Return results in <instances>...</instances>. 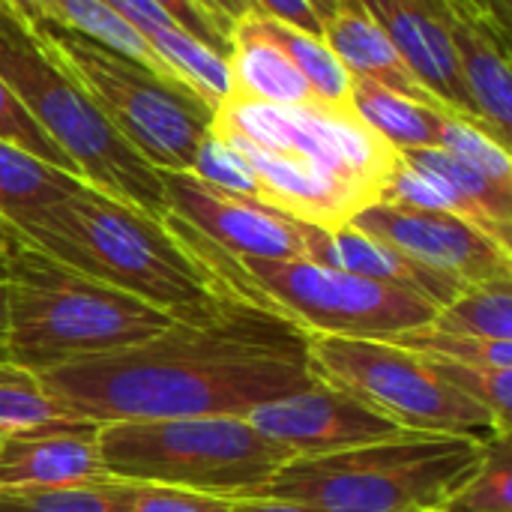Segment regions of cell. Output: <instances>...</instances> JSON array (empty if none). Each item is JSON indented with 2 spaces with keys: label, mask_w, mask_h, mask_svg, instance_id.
Wrapping results in <instances>:
<instances>
[{
  "label": "cell",
  "mask_w": 512,
  "mask_h": 512,
  "mask_svg": "<svg viewBox=\"0 0 512 512\" xmlns=\"http://www.w3.org/2000/svg\"><path fill=\"white\" fill-rule=\"evenodd\" d=\"M402 348H411L429 360L453 363V366H474V369H512V342L507 339H474V336H456L441 333L432 324L402 333L390 339Z\"/></svg>",
  "instance_id": "f1b7e54d"
},
{
  "label": "cell",
  "mask_w": 512,
  "mask_h": 512,
  "mask_svg": "<svg viewBox=\"0 0 512 512\" xmlns=\"http://www.w3.org/2000/svg\"><path fill=\"white\" fill-rule=\"evenodd\" d=\"M0 78L18 93L45 135L69 156L75 174L147 213H168L159 171L111 126L81 81L60 63L42 36L0 3Z\"/></svg>",
  "instance_id": "5b68a950"
},
{
  "label": "cell",
  "mask_w": 512,
  "mask_h": 512,
  "mask_svg": "<svg viewBox=\"0 0 512 512\" xmlns=\"http://www.w3.org/2000/svg\"><path fill=\"white\" fill-rule=\"evenodd\" d=\"M246 498H219V495H198L153 483H132V504L129 512H243Z\"/></svg>",
  "instance_id": "d6a6232c"
},
{
  "label": "cell",
  "mask_w": 512,
  "mask_h": 512,
  "mask_svg": "<svg viewBox=\"0 0 512 512\" xmlns=\"http://www.w3.org/2000/svg\"><path fill=\"white\" fill-rule=\"evenodd\" d=\"M447 512H512V450L510 438L486 447L477 468L450 492Z\"/></svg>",
  "instance_id": "83f0119b"
},
{
  "label": "cell",
  "mask_w": 512,
  "mask_h": 512,
  "mask_svg": "<svg viewBox=\"0 0 512 512\" xmlns=\"http://www.w3.org/2000/svg\"><path fill=\"white\" fill-rule=\"evenodd\" d=\"M441 150L459 156L462 162L474 165L477 171H483L489 180L501 183L512 189V156L510 147H504L492 132H486L483 126L471 123V120H462V117H450L444 123V132H441V141H438Z\"/></svg>",
  "instance_id": "f546056e"
},
{
  "label": "cell",
  "mask_w": 512,
  "mask_h": 512,
  "mask_svg": "<svg viewBox=\"0 0 512 512\" xmlns=\"http://www.w3.org/2000/svg\"><path fill=\"white\" fill-rule=\"evenodd\" d=\"M489 444L459 435H414L330 456L291 459L261 498L312 512H417L444 507Z\"/></svg>",
  "instance_id": "8992f818"
},
{
  "label": "cell",
  "mask_w": 512,
  "mask_h": 512,
  "mask_svg": "<svg viewBox=\"0 0 512 512\" xmlns=\"http://www.w3.org/2000/svg\"><path fill=\"white\" fill-rule=\"evenodd\" d=\"M309 3H312L315 15L321 18V24H324L327 18H333V12H336V6H339V0H309Z\"/></svg>",
  "instance_id": "60d3db41"
},
{
  "label": "cell",
  "mask_w": 512,
  "mask_h": 512,
  "mask_svg": "<svg viewBox=\"0 0 512 512\" xmlns=\"http://www.w3.org/2000/svg\"><path fill=\"white\" fill-rule=\"evenodd\" d=\"M177 27H183L189 36L213 48L216 54L228 57L231 51V27L222 24L201 0H153Z\"/></svg>",
  "instance_id": "836d02e7"
},
{
  "label": "cell",
  "mask_w": 512,
  "mask_h": 512,
  "mask_svg": "<svg viewBox=\"0 0 512 512\" xmlns=\"http://www.w3.org/2000/svg\"><path fill=\"white\" fill-rule=\"evenodd\" d=\"M9 234H12V228H9L6 222H0V249H6V240H9Z\"/></svg>",
  "instance_id": "b9f144b4"
},
{
  "label": "cell",
  "mask_w": 512,
  "mask_h": 512,
  "mask_svg": "<svg viewBox=\"0 0 512 512\" xmlns=\"http://www.w3.org/2000/svg\"><path fill=\"white\" fill-rule=\"evenodd\" d=\"M408 165H417V168H426L438 177H444L453 189H459L471 204H477L489 222L504 234L510 237L512 228V189L489 180L483 171H477L474 165L462 162L459 156L441 150V147H423V150H402L399 153Z\"/></svg>",
  "instance_id": "d4e9b609"
},
{
  "label": "cell",
  "mask_w": 512,
  "mask_h": 512,
  "mask_svg": "<svg viewBox=\"0 0 512 512\" xmlns=\"http://www.w3.org/2000/svg\"><path fill=\"white\" fill-rule=\"evenodd\" d=\"M162 222L210 267V273L237 300L276 312L306 336L390 342L435 321L438 306L405 288L381 285L306 258H237L204 240L171 213H165Z\"/></svg>",
  "instance_id": "277c9868"
},
{
  "label": "cell",
  "mask_w": 512,
  "mask_h": 512,
  "mask_svg": "<svg viewBox=\"0 0 512 512\" xmlns=\"http://www.w3.org/2000/svg\"><path fill=\"white\" fill-rule=\"evenodd\" d=\"M210 129L255 147L288 150L354 186L372 204L381 201L399 165V150L372 132L351 105H261L228 96L213 111Z\"/></svg>",
  "instance_id": "30bf717a"
},
{
  "label": "cell",
  "mask_w": 512,
  "mask_h": 512,
  "mask_svg": "<svg viewBox=\"0 0 512 512\" xmlns=\"http://www.w3.org/2000/svg\"><path fill=\"white\" fill-rule=\"evenodd\" d=\"M99 456L114 480L219 498H261L297 459L246 417H174L99 423Z\"/></svg>",
  "instance_id": "52a82bcc"
},
{
  "label": "cell",
  "mask_w": 512,
  "mask_h": 512,
  "mask_svg": "<svg viewBox=\"0 0 512 512\" xmlns=\"http://www.w3.org/2000/svg\"><path fill=\"white\" fill-rule=\"evenodd\" d=\"M417 512H447L444 507H426V510H417Z\"/></svg>",
  "instance_id": "ee69618b"
},
{
  "label": "cell",
  "mask_w": 512,
  "mask_h": 512,
  "mask_svg": "<svg viewBox=\"0 0 512 512\" xmlns=\"http://www.w3.org/2000/svg\"><path fill=\"white\" fill-rule=\"evenodd\" d=\"M243 512H312L309 507L300 504H288V501H273V498H252L246 501Z\"/></svg>",
  "instance_id": "f35d334b"
},
{
  "label": "cell",
  "mask_w": 512,
  "mask_h": 512,
  "mask_svg": "<svg viewBox=\"0 0 512 512\" xmlns=\"http://www.w3.org/2000/svg\"><path fill=\"white\" fill-rule=\"evenodd\" d=\"M6 321H9V309H6V282H0V363L9 360V354H6Z\"/></svg>",
  "instance_id": "ab89813d"
},
{
  "label": "cell",
  "mask_w": 512,
  "mask_h": 512,
  "mask_svg": "<svg viewBox=\"0 0 512 512\" xmlns=\"http://www.w3.org/2000/svg\"><path fill=\"white\" fill-rule=\"evenodd\" d=\"M12 231L54 261L138 297L177 324H210L237 303L162 219L87 183Z\"/></svg>",
  "instance_id": "7a4b0ae2"
},
{
  "label": "cell",
  "mask_w": 512,
  "mask_h": 512,
  "mask_svg": "<svg viewBox=\"0 0 512 512\" xmlns=\"http://www.w3.org/2000/svg\"><path fill=\"white\" fill-rule=\"evenodd\" d=\"M84 180L39 156L0 141V222L9 228L24 225L33 213L69 198Z\"/></svg>",
  "instance_id": "44dd1931"
},
{
  "label": "cell",
  "mask_w": 512,
  "mask_h": 512,
  "mask_svg": "<svg viewBox=\"0 0 512 512\" xmlns=\"http://www.w3.org/2000/svg\"><path fill=\"white\" fill-rule=\"evenodd\" d=\"M0 141L15 144L27 153L39 156L42 162L75 174V165L69 162V156L45 135V129L33 120L27 105L18 99V93L3 78H0Z\"/></svg>",
  "instance_id": "1f68e13d"
},
{
  "label": "cell",
  "mask_w": 512,
  "mask_h": 512,
  "mask_svg": "<svg viewBox=\"0 0 512 512\" xmlns=\"http://www.w3.org/2000/svg\"><path fill=\"white\" fill-rule=\"evenodd\" d=\"M462 81L468 96L486 123V129L510 147L512 138V66H510V30L498 27L492 18L474 12L462 0H438Z\"/></svg>",
  "instance_id": "2e32d148"
},
{
  "label": "cell",
  "mask_w": 512,
  "mask_h": 512,
  "mask_svg": "<svg viewBox=\"0 0 512 512\" xmlns=\"http://www.w3.org/2000/svg\"><path fill=\"white\" fill-rule=\"evenodd\" d=\"M96 423H63L0 438V489H75L111 480Z\"/></svg>",
  "instance_id": "9a60e30c"
},
{
  "label": "cell",
  "mask_w": 512,
  "mask_h": 512,
  "mask_svg": "<svg viewBox=\"0 0 512 512\" xmlns=\"http://www.w3.org/2000/svg\"><path fill=\"white\" fill-rule=\"evenodd\" d=\"M252 6L261 15H270L276 21H285V24H291L297 30H306L312 36H321V30H324L321 18L315 15V9H312L309 0H252Z\"/></svg>",
  "instance_id": "e575fe53"
},
{
  "label": "cell",
  "mask_w": 512,
  "mask_h": 512,
  "mask_svg": "<svg viewBox=\"0 0 512 512\" xmlns=\"http://www.w3.org/2000/svg\"><path fill=\"white\" fill-rule=\"evenodd\" d=\"M246 420L252 429L291 450L297 459L330 456L405 435L393 420L375 414L354 396L318 378L300 393L258 405L246 414Z\"/></svg>",
  "instance_id": "4fadbf2b"
},
{
  "label": "cell",
  "mask_w": 512,
  "mask_h": 512,
  "mask_svg": "<svg viewBox=\"0 0 512 512\" xmlns=\"http://www.w3.org/2000/svg\"><path fill=\"white\" fill-rule=\"evenodd\" d=\"M261 36H267L282 54L297 66V72L312 87L315 99L324 105H351V75L336 60V54L327 48L321 36H312L306 30H297L285 21H276L261 12L243 15Z\"/></svg>",
  "instance_id": "7402d4cb"
},
{
  "label": "cell",
  "mask_w": 512,
  "mask_h": 512,
  "mask_svg": "<svg viewBox=\"0 0 512 512\" xmlns=\"http://www.w3.org/2000/svg\"><path fill=\"white\" fill-rule=\"evenodd\" d=\"M348 225L375 240H384L417 264L465 288L512 279L510 246L498 243L492 234L453 213L375 201L363 207Z\"/></svg>",
  "instance_id": "7c38bea8"
},
{
  "label": "cell",
  "mask_w": 512,
  "mask_h": 512,
  "mask_svg": "<svg viewBox=\"0 0 512 512\" xmlns=\"http://www.w3.org/2000/svg\"><path fill=\"white\" fill-rule=\"evenodd\" d=\"M0 282H6V252L0 249Z\"/></svg>",
  "instance_id": "7bdbcfd3"
},
{
  "label": "cell",
  "mask_w": 512,
  "mask_h": 512,
  "mask_svg": "<svg viewBox=\"0 0 512 512\" xmlns=\"http://www.w3.org/2000/svg\"><path fill=\"white\" fill-rule=\"evenodd\" d=\"M315 261L345 270V273H354V276H363V279H372V282H381V285L405 288V291L420 294L423 300L435 303L438 309L465 291V285L417 264L414 258L402 255L399 249L387 246L384 240H375V237L357 231L354 225L324 231Z\"/></svg>",
  "instance_id": "ac0fdd59"
},
{
  "label": "cell",
  "mask_w": 512,
  "mask_h": 512,
  "mask_svg": "<svg viewBox=\"0 0 512 512\" xmlns=\"http://www.w3.org/2000/svg\"><path fill=\"white\" fill-rule=\"evenodd\" d=\"M42 42L81 81L111 126L159 171H189L210 132L213 111L186 87H177L135 60L63 27L36 24Z\"/></svg>",
  "instance_id": "9c48e42d"
},
{
  "label": "cell",
  "mask_w": 512,
  "mask_h": 512,
  "mask_svg": "<svg viewBox=\"0 0 512 512\" xmlns=\"http://www.w3.org/2000/svg\"><path fill=\"white\" fill-rule=\"evenodd\" d=\"M462 3H465V6H471L474 12H480V15L492 18L498 27L510 30L512 0H462Z\"/></svg>",
  "instance_id": "74e56055"
},
{
  "label": "cell",
  "mask_w": 512,
  "mask_h": 512,
  "mask_svg": "<svg viewBox=\"0 0 512 512\" xmlns=\"http://www.w3.org/2000/svg\"><path fill=\"white\" fill-rule=\"evenodd\" d=\"M309 369L318 381L354 396L414 435H459L498 441L492 414L456 390L438 366L396 342L309 336Z\"/></svg>",
  "instance_id": "ba28073f"
},
{
  "label": "cell",
  "mask_w": 512,
  "mask_h": 512,
  "mask_svg": "<svg viewBox=\"0 0 512 512\" xmlns=\"http://www.w3.org/2000/svg\"><path fill=\"white\" fill-rule=\"evenodd\" d=\"M321 39L336 54V60L345 66L351 78H363L372 84H381L393 93H402L408 99H417L423 105H432L438 111H447L405 66L399 51L393 48L384 27L369 15V9L360 0H339L333 18L324 21Z\"/></svg>",
  "instance_id": "e0dca14e"
},
{
  "label": "cell",
  "mask_w": 512,
  "mask_h": 512,
  "mask_svg": "<svg viewBox=\"0 0 512 512\" xmlns=\"http://www.w3.org/2000/svg\"><path fill=\"white\" fill-rule=\"evenodd\" d=\"M231 96L261 105H309L318 102L306 78L297 66L276 48L267 36H261L246 18L231 24Z\"/></svg>",
  "instance_id": "d6986e66"
},
{
  "label": "cell",
  "mask_w": 512,
  "mask_h": 512,
  "mask_svg": "<svg viewBox=\"0 0 512 512\" xmlns=\"http://www.w3.org/2000/svg\"><path fill=\"white\" fill-rule=\"evenodd\" d=\"M48 6H51V24H63V27L105 45L108 51L141 63L153 75H159V78H165V81H171L177 87H186L159 60V54L147 45V39L129 21H123L111 6H105L102 0H48Z\"/></svg>",
  "instance_id": "603a6c76"
},
{
  "label": "cell",
  "mask_w": 512,
  "mask_h": 512,
  "mask_svg": "<svg viewBox=\"0 0 512 512\" xmlns=\"http://www.w3.org/2000/svg\"><path fill=\"white\" fill-rule=\"evenodd\" d=\"M360 3L384 27V33L390 36L393 48L414 72V78L450 114L486 129L462 81L441 3L438 0H360Z\"/></svg>",
  "instance_id": "5bb4252c"
},
{
  "label": "cell",
  "mask_w": 512,
  "mask_h": 512,
  "mask_svg": "<svg viewBox=\"0 0 512 512\" xmlns=\"http://www.w3.org/2000/svg\"><path fill=\"white\" fill-rule=\"evenodd\" d=\"M351 108L372 132H378L399 153L438 147L444 123L456 117L450 111H438L363 78H351Z\"/></svg>",
  "instance_id": "ffe728a7"
},
{
  "label": "cell",
  "mask_w": 512,
  "mask_h": 512,
  "mask_svg": "<svg viewBox=\"0 0 512 512\" xmlns=\"http://www.w3.org/2000/svg\"><path fill=\"white\" fill-rule=\"evenodd\" d=\"M63 423H78V420L60 411V405L45 393L39 375L3 360L0 363V438L63 426Z\"/></svg>",
  "instance_id": "484cf974"
},
{
  "label": "cell",
  "mask_w": 512,
  "mask_h": 512,
  "mask_svg": "<svg viewBox=\"0 0 512 512\" xmlns=\"http://www.w3.org/2000/svg\"><path fill=\"white\" fill-rule=\"evenodd\" d=\"M3 252L6 354L33 375L132 348L174 324L138 297L54 261L15 231Z\"/></svg>",
  "instance_id": "3957f363"
},
{
  "label": "cell",
  "mask_w": 512,
  "mask_h": 512,
  "mask_svg": "<svg viewBox=\"0 0 512 512\" xmlns=\"http://www.w3.org/2000/svg\"><path fill=\"white\" fill-rule=\"evenodd\" d=\"M189 171L195 177L219 186V189H228L234 195H246V198L264 201L261 198V183H258L255 171L249 168V162L231 144H225L219 135H213V129L201 141V147H198Z\"/></svg>",
  "instance_id": "4dcf8cb0"
},
{
  "label": "cell",
  "mask_w": 512,
  "mask_h": 512,
  "mask_svg": "<svg viewBox=\"0 0 512 512\" xmlns=\"http://www.w3.org/2000/svg\"><path fill=\"white\" fill-rule=\"evenodd\" d=\"M432 327L441 333H456V336L512 342L510 279L468 285L459 297H453L447 306L435 312Z\"/></svg>",
  "instance_id": "cb8c5ba5"
},
{
  "label": "cell",
  "mask_w": 512,
  "mask_h": 512,
  "mask_svg": "<svg viewBox=\"0 0 512 512\" xmlns=\"http://www.w3.org/2000/svg\"><path fill=\"white\" fill-rule=\"evenodd\" d=\"M0 3L9 6L15 15H21L30 27L51 24V6H48V0H0Z\"/></svg>",
  "instance_id": "d590c367"
},
{
  "label": "cell",
  "mask_w": 512,
  "mask_h": 512,
  "mask_svg": "<svg viewBox=\"0 0 512 512\" xmlns=\"http://www.w3.org/2000/svg\"><path fill=\"white\" fill-rule=\"evenodd\" d=\"M132 483L105 480L75 489H0V512H129Z\"/></svg>",
  "instance_id": "4316f807"
},
{
  "label": "cell",
  "mask_w": 512,
  "mask_h": 512,
  "mask_svg": "<svg viewBox=\"0 0 512 512\" xmlns=\"http://www.w3.org/2000/svg\"><path fill=\"white\" fill-rule=\"evenodd\" d=\"M309 336L276 312L237 300L210 324H171L132 348L78 360L39 381L72 420L246 417L315 384Z\"/></svg>",
  "instance_id": "6da1fadb"
},
{
  "label": "cell",
  "mask_w": 512,
  "mask_h": 512,
  "mask_svg": "<svg viewBox=\"0 0 512 512\" xmlns=\"http://www.w3.org/2000/svg\"><path fill=\"white\" fill-rule=\"evenodd\" d=\"M159 183L171 216L237 258L315 261V252L327 231L300 222L264 201L219 189L195 177L192 171H159Z\"/></svg>",
  "instance_id": "8fae6325"
},
{
  "label": "cell",
  "mask_w": 512,
  "mask_h": 512,
  "mask_svg": "<svg viewBox=\"0 0 512 512\" xmlns=\"http://www.w3.org/2000/svg\"><path fill=\"white\" fill-rule=\"evenodd\" d=\"M222 24H234L237 18H243V15H249V12H255V6H252V0H201Z\"/></svg>",
  "instance_id": "8d00e7d4"
}]
</instances>
